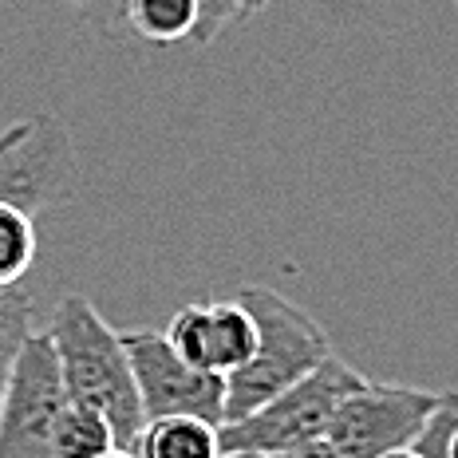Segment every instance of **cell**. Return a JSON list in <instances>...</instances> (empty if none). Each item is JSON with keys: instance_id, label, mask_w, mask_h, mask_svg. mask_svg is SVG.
<instances>
[{"instance_id": "cell-1", "label": "cell", "mask_w": 458, "mask_h": 458, "mask_svg": "<svg viewBox=\"0 0 458 458\" xmlns=\"http://www.w3.org/2000/svg\"><path fill=\"white\" fill-rule=\"evenodd\" d=\"M47 340L55 348L68 403L99 411L111 423L123 451H135L147 419H142L135 371H131L123 336L99 317V309L88 297L68 293L52 312Z\"/></svg>"}, {"instance_id": "cell-2", "label": "cell", "mask_w": 458, "mask_h": 458, "mask_svg": "<svg viewBox=\"0 0 458 458\" xmlns=\"http://www.w3.org/2000/svg\"><path fill=\"white\" fill-rule=\"evenodd\" d=\"M237 301L257 324V348L242 368L225 376V423L253 415L261 403H269L332 356L320 324L269 284H250Z\"/></svg>"}, {"instance_id": "cell-3", "label": "cell", "mask_w": 458, "mask_h": 458, "mask_svg": "<svg viewBox=\"0 0 458 458\" xmlns=\"http://www.w3.org/2000/svg\"><path fill=\"white\" fill-rule=\"evenodd\" d=\"M368 379L340 356H328L320 368H312L304 379L261 403L253 415L222 423V454H276L289 446L324 438L332 415L352 391H360Z\"/></svg>"}, {"instance_id": "cell-4", "label": "cell", "mask_w": 458, "mask_h": 458, "mask_svg": "<svg viewBox=\"0 0 458 458\" xmlns=\"http://www.w3.org/2000/svg\"><path fill=\"white\" fill-rule=\"evenodd\" d=\"M68 407V391L47 332H28L0 403V458H52L55 419Z\"/></svg>"}, {"instance_id": "cell-5", "label": "cell", "mask_w": 458, "mask_h": 458, "mask_svg": "<svg viewBox=\"0 0 458 458\" xmlns=\"http://www.w3.org/2000/svg\"><path fill=\"white\" fill-rule=\"evenodd\" d=\"M438 403V391L407 387V384H368L352 391L332 415L328 438L344 458H384L419 438Z\"/></svg>"}, {"instance_id": "cell-6", "label": "cell", "mask_w": 458, "mask_h": 458, "mask_svg": "<svg viewBox=\"0 0 458 458\" xmlns=\"http://www.w3.org/2000/svg\"><path fill=\"white\" fill-rule=\"evenodd\" d=\"M131 371H135L142 419L194 415L206 423H225V379L186 364L162 332H123Z\"/></svg>"}, {"instance_id": "cell-7", "label": "cell", "mask_w": 458, "mask_h": 458, "mask_svg": "<svg viewBox=\"0 0 458 458\" xmlns=\"http://www.w3.org/2000/svg\"><path fill=\"white\" fill-rule=\"evenodd\" d=\"M75 174L68 127L52 114L16 123V135L0 150V198L24 206L28 214H40L68 198Z\"/></svg>"}, {"instance_id": "cell-8", "label": "cell", "mask_w": 458, "mask_h": 458, "mask_svg": "<svg viewBox=\"0 0 458 458\" xmlns=\"http://www.w3.org/2000/svg\"><path fill=\"white\" fill-rule=\"evenodd\" d=\"M162 336L186 364L229 376L253 356L257 348V324L242 301H209V304H186L174 312Z\"/></svg>"}, {"instance_id": "cell-9", "label": "cell", "mask_w": 458, "mask_h": 458, "mask_svg": "<svg viewBox=\"0 0 458 458\" xmlns=\"http://www.w3.org/2000/svg\"><path fill=\"white\" fill-rule=\"evenodd\" d=\"M135 458H225L222 454V427L194 415L147 419Z\"/></svg>"}, {"instance_id": "cell-10", "label": "cell", "mask_w": 458, "mask_h": 458, "mask_svg": "<svg viewBox=\"0 0 458 458\" xmlns=\"http://www.w3.org/2000/svg\"><path fill=\"white\" fill-rule=\"evenodd\" d=\"M119 446L111 423L91 407L68 403L55 419L52 431V458H103Z\"/></svg>"}, {"instance_id": "cell-11", "label": "cell", "mask_w": 458, "mask_h": 458, "mask_svg": "<svg viewBox=\"0 0 458 458\" xmlns=\"http://www.w3.org/2000/svg\"><path fill=\"white\" fill-rule=\"evenodd\" d=\"M127 24L150 44H182L194 40L198 28V0H131Z\"/></svg>"}, {"instance_id": "cell-12", "label": "cell", "mask_w": 458, "mask_h": 458, "mask_svg": "<svg viewBox=\"0 0 458 458\" xmlns=\"http://www.w3.org/2000/svg\"><path fill=\"white\" fill-rule=\"evenodd\" d=\"M36 265V217L0 198V293L21 289Z\"/></svg>"}, {"instance_id": "cell-13", "label": "cell", "mask_w": 458, "mask_h": 458, "mask_svg": "<svg viewBox=\"0 0 458 458\" xmlns=\"http://www.w3.org/2000/svg\"><path fill=\"white\" fill-rule=\"evenodd\" d=\"M28 332H32V297L24 289L0 293V403H4L8 376H13L16 352Z\"/></svg>"}, {"instance_id": "cell-14", "label": "cell", "mask_w": 458, "mask_h": 458, "mask_svg": "<svg viewBox=\"0 0 458 458\" xmlns=\"http://www.w3.org/2000/svg\"><path fill=\"white\" fill-rule=\"evenodd\" d=\"M237 16V0H198V28L194 44H209L217 32Z\"/></svg>"}, {"instance_id": "cell-15", "label": "cell", "mask_w": 458, "mask_h": 458, "mask_svg": "<svg viewBox=\"0 0 458 458\" xmlns=\"http://www.w3.org/2000/svg\"><path fill=\"white\" fill-rule=\"evenodd\" d=\"M265 458H344L328 438H312V443H301V446H289V451H276V454H265Z\"/></svg>"}, {"instance_id": "cell-16", "label": "cell", "mask_w": 458, "mask_h": 458, "mask_svg": "<svg viewBox=\"0 0 458 458\" xmlns=\"http://www.w3.org/2000/svg\"><path fill=\"white\" fill-rule=\"evenodd\" d=\"M269 8V0H237V21H245V16H257Z\"/></svg>"}, {"instance_id": "cell-17", "label": "cell", "mask_w": 458, "mask_h": 458, "mask_svg": "<svg viewBox=\"0 0 458 458\" xmlns=\"http://www.w3.org/2000/svg\"><path fill=\"white\" fill-rule=\"evenodd\" d=\"M13 135H16V123H13V127H4V131H0V150H4L8 142H13Z\"/></svg>"}, {"instance_id": "cell-18", "label": "cell", "mask_w": 458, "mask_h": 458, "mask_svg": "<svg viewBox=\"0 0 458 458\" xmlns=\"http://www.w3.org/2000/svg\"><path fill=\"white\" fill-rule=\"evenodd\" d=\"M384 458H423L415 451V446H407V451H395V454H384Z\"/></svg>"}, {"instance_id": "cell-19", "label": "cell", "mask_w": 458, "mask_h": 458, "mask_svg": "<svg viewBox=\"0 0 458 458\" xmlns=\"http://www.w3.org/2000/svg\"><path fill=\"white\" fill-rule=\"evenodd\" d=\"M103 458H135V451H123V446H114V451H107Z\"/></svg>"}, {"instance_id": "cell-20", "label": "cell", "mask_w": 458, "mask_h": 458, "mask_svg": "<svg viewBox=\"0 0 458 458\" xmlns=\"http://www.w3.org/2000/svg\"><path fill=\"white\" fill-rule=\"evenodd\" d=\"M446 458H458V431H454V438H451V454Z\"/></svg>"}, {"instance_id": "cell-21", "label": "cell", "mask_w": 458, "mask_h": 458, "mask_svg": "<svg viewBox=\"0 0 458 458\" xmlns=\"http://www.w3.org/2000/svg\"><path fill=\"white\" fill-rule=\"evenodd\" d=\"M225 458H253V454H225Z\"/></svg>"}]
</instances>
